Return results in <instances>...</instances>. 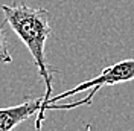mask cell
<instances>
[{
	"instance_id": "3957f363",
	"label": "cell",
	"mask_w": 134,
	"mask_h": 131,
	"mask_svg": "<svg viewBox=\"0 0 134 131\" xmlns=\"http://www.w3.org/2000/svg\"><path fill=\"white\" fill-rule=\"evenodd\" d=\"M43 108V98L25 101L18 105L0 108V131H12L17 125L27 121L32 116H38Z\"/></svg>"
},
{
	"instance_id": "277c9868",
	"label": "cell",
	"mask_w": 134,
	"mask_h": 131,
	"mask_svg": "<svg viewBox=\"0 0 134 131\" xmlns=\"http://www.w3.org/2000/svg\"><path fill=\"white\" fill-rule=\"evenodd\" d=\"M12 63V57L8 49V40L5 35V29L0 28V64H9Z\"/></svg>"
},
{
	"instance_id": "6da1fadb",
	"label": "cell",
	"mask_w": 134,
	"mask_h": 131,
	"mask_svg": "<svg viewBox=\"0 0 134 131\" xmlns=\"http://www.w3.org/2000/svg\"><path fill=\"white\" fill-rule=\"evenodd\" d=\"M2 11L5 14V21L11 26L15 35L23 41L27 50L31 52L34 63L38 69L43 82L46 85V91L43 96L41 113L35 119V131H41V123L46 121V113L49 110H73L76 107L82 105V101H76L70 104H49V98L52 96V82L53 75L59 70L53 66H49L46 59V41L49 38L52 28H50V14L44 8H31L26 5H3Z\"/></svg>"
},
{
	"instance_id": "7a4b0ae2",
	"label": "cell",
	"mask_w": 134,
	"mask_h": 131,
	"mask_svg": "<svg viewBox=\"0 0 134 131\" xmlns=\"http://www.w3.org/2000/svg\"><path fill=\"white\" fill-rule=\"evenodd\" d=\"M128 81H134V58L124 59V61H119V63H116L113 66L104 67L102 72L96 78H92V79H88L85 82H81V84L75 85L73 89H69L64 93H59L57 96H50L49 104H55V102H59L61 99L73 96L76 93L90 90V93L85 98H82L81 101H82V105H92L93 98L96 96V93L102 87L116 85V84H122V82H128Z\"/></svg>"
}]
</instances>
